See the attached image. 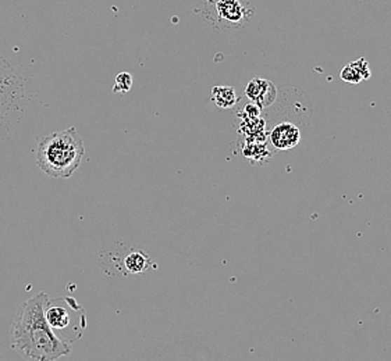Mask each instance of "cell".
<instances>
[{"label":"cell","instance_id":"11","mask_svg":"<svg viewBox=\"0 0 391 361\" xmlns=\"http://www.w3.org/2000/svg\"><path fill=\"white\" fill-rule=\"evenodd\" d=\"M355 70H357V73L361 76V78H362V81H366V80H371V77H372V73H371V69H369V63L366 62V59H364V57H361V59H358V60H355V62H352V63H350Z\"/></svg>","mask_w":391,"mask_h":361},{"label":"cell","instance_id":"2","mask_svg":"<svg viewBox=\"0 0 391 361\" xmlns=\"http://www.w3.org/2000/svg\"><path fill=\"white\" fill-rule=\"evenodd\" d=\"M85 146L76 128L57 131L39 141L38 167L52 178H70L80 167Z\"/></svg>","mask_w":391,"mask_h":361},{"label":"cell","instance_id":"7","mask_svg":"<svg viewBox=\"0 0 391 361\" xmlns=\"http://www.w3.org/2000/svg\"><path fill=\"white\" fill-rule=\"evenodd\" d=\"M124 269L128 274L137 275V274H144L145 271L149 270L152 267V260L149 256L141 250V249H132L125 257H124Z\"/></svg>","mask_w":391,"mask_h":361},{"label":"cell","instance_id":"6","mask_svg":"<svg viewBox=\"0 0 391 361\" xmlns=\"http://www.w3.org/2000/svg\"><path fill=\"white\" fill-rule=\"evenodd\" d=\"M269 142L276 150H291L301 142V129L291 121L277 122L269 131Z\"/></svg>","mask_w":391,"mask_h":361},{"label":"cell","instance_id":"10","mask_svg":"<svg viewBox=\"0 0 391 361\" xmlns=\"http://www.w3.org/2000/svg\"><path fill=\"white\" fill-rule=\"evenodd\" d=\"M340 77L344 83H348V84H359L362 83V78L361 76L357 73V70L351 66V64H347L341 73H340Z\"/></svg>","mask_w":391,"mask_h":361},{"label":"cell","instance_id":"9","mask_svg":"<svg viewBox=\"0 0 391 361\" xmlns=\"http://www.w3.org/2000/svg\"><path fill=\"white\" fill-rule=\"evenodd\" d=\"M131 87H132V77H131V74L120 73L116 77V84H114L113 92L114 93H127V92H130Z\"/></svg>","mask_w":391,"mask_h":361},{"label":"cell","instance_id":"8","mask_svg":"<svg viewBox=\"0 0 391 361\" xmlns=\"http://www.w3.org/2000/svg\"><path fill=\"white\" fill-rule=\"evenodd\" d=\"M210 100L223 110L233 108L238 103V96L235 93V90L228 85H219L213 87L210 92Z\"/></svg>","mask_w":391,"mask_h":361},{"label":"cell","instance_id":"5","mask_svg":"<svg viewBox=\"0 0 391 361\" xmlns=\"http://www.w3.org/2000/svg\"><path fill=\"white\" fill-rule=\"evenodd\" d=\"M244 93L248 100L256 104L261 110L269 108L277 100V87L265 78H252L244 88Z\"/></svg>","mask_w":391,"mask_h":361},{"label":"cell","instance_id":"1","mask_svg":"<svg viewBox=\"0 0 391 361\" xmlns=\"http://www.w3.org/2000/svg\"><path fill=\"white\" fill-rule=\"evenodd\" d=\"M49 296L38 293L20 304L10 327L11 348L28 361H56L71 353V346L50 330L45 309Z\"/></svg>","mask_w":391,"mask_h":361},{"label":"cell","instance_id":"12","mask_svg":"<svg viewBox=\"0 0 391 361\" xmlns=\"http://www.w3.org/2000/svg\"><path fill=\"white\" fill-rule=\"evenodd\" d=\"M242 111L244 113L240 114V115H242L245 120H255V118L261 117V108L256 104L251 103V101H249V104Z\"/></svg>","mask_w":391,"mask_h":361},{"label":"cell","instance_id":"3","mask_svg":"<svg viewBox=\"0 0 391 361\" xmlns=\"http://www.w3.org/2000/svg\"><path fill=\"white\" fill-rule=\"evenodd\" d=\"M45 317L53 334L67 345L80 341L87 328V313L84 307L69 296L49 297Z\"/></svg>","mask_w":391,"mask_h":361},{"label":"cell","instance_id":"4","mask_svg":"<svg viewBox=\"0 0 391 361\" xmlns=\"http://www.w3.org/2000/svg\"><path fill=\"white\" fill-rule=\"evenodd\" d=\"M198 13L217 31L245 27L255 14L252 0H199Z\"/></svg>","mask_w":391,"mask_h":361}]
</instances>
